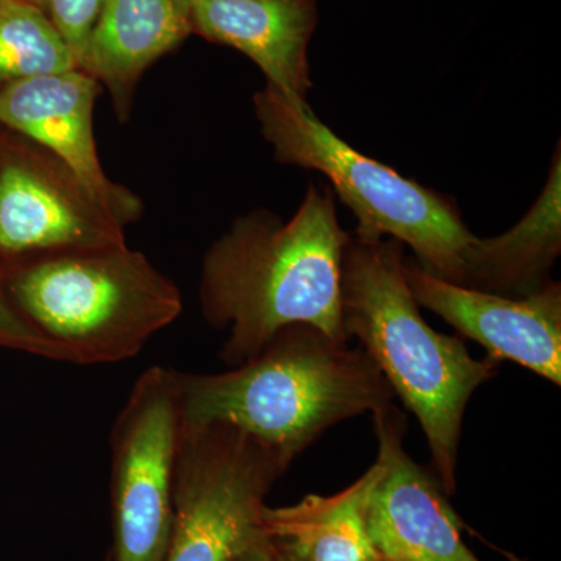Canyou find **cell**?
Masks as SVG:
<instances>
[{"mask_svg":"<svg viewBox=\"0 0 561 561\" xmlns=\"http://www.w3.org/2000/svg\"><path fill=\"white\" fill-rule=\"evenodd\" d=\"M273 556H275V546L271 540H264L234 561H273Z\"/></svg>","mask_w":561,"mask_h":561,"instance_id":"d6986e66","label":"cell"},{"mask_svg":"<svg viewBox=\"0 0 561 561\" xmlns=\"http://www.w3.org/2000/svg\"><path fill=\"white\" fill-rule=\"evenodd\" d=\"M341 227L330 186L309 183L289 221L267 209L239 217L203 257L202 316L228 337L220 357L238 367L290 324L348 342L342 323Z\"/></svg>","mask_w":561,"mask_h":561,"instance_id":"6da1fadb","label":"cell"},{"mask_svg":"<svg viewBox=\"0 0 561 561\" xmlns=\"http://www.w3.org/2000/svg\"><path fill=\"white\" fill-rule=\"evenodd\" d=\"M179 432L175 370L154 365L133 383L111 430V561L164 560L173 523Z\"/></svg>","mask_w":561,"mask_h":561,"instance_id":"52a82bcc","label":"cell"},{"mask_svg":"<svg viewBox=\"0 0 561 561\" xmlns=\"http://www.w3.org/2000/svg\"><path fill=\"white\" fill-rule=\"evenodd\" d=\"M175 382L183 423L231 424L287 467L331 427L375 413L394 397L360 346L311 324L283 328L228 371H175Z\"/></svg>","mask_w":561,"mask_h":561,"instance_id":"7a4b0ae2","label":"cell"},{"mask_svg":"<svg viewBox=\"0 0 561 561\" xmlns=\"http://www.w3.org/2000/svg\"><path fill=\"white\" fill-rule=\"evenodd\" d=\"M404 278L421 308L478 342L491 359H507L561 386V286L524 298L456 286L405 260Z\"/></svg>","mask_w":561,"mask_h":561,"instance_id":"30bf717a","label":"cell"},{"mask_svg":"<svg viewBox=\"0 0 561 561\" xmlns=\"http://www.w3.org/2000/svg\"><path fill=\"white\" fill-rule=\"evenodd\" d=\"M560 144L548 183L529 213L494 238L474 236L463 254L461 287L508 298L545 289L561 253Z\"/></svg>","mask_w":561,"mask_h":561,"instance_id":"5bb4252c","label":"cell"},{"mask_svg":"<svg viewBox=\"0 0 561 561\" xmlns=\"http://www.w3.org/2000/svg\"><path fill=\"white\" fill-rule=\"evenodd\" d=\"M21 260L3 289L70 364L131 359L183 312L176 284L127 245Z\"/></svg>","mask_w":561,"mask_h":561,"instance_id":"277c9868","label":"cell"},{"mask_svg":"<svg viewBox=\"0 0 561 561\" xmlns=\"http://www.w3.org/2000/svg\"><path fill=\"white\" fill-rule=\"evenodd\" d=\"M0 157V254L11 257L127 245L124 227L65 162L25 138Z\"/></svg>","mask_w":561,"mask_h":561,"instance_id":"ba28073f","label":"cell"},{"mask_svg":"<svg viewBox=\"0 0 561 561\" xmlns=\"http://www.w3.org/2000/svg\"><path fill=\"white\" fill-rule=\"evenodd\" d=\"M79 69L49 13L22 2L0 3V88L16 81Z\"/></svg>","mask_w":561,"mask_h":561,"instance_id":"2e32d148","label":"cell"},{"mask_svg":"<svg viewBox=\"0 0 561 561\" xmlns=\"http://www.w3.org/2000/svg\"><path fill=\"white\" fill-rule=\"evenodd\" d=\"M371 415L383 474L368 505V531L379 556L390 561H481L465 545L440 482L405 451L404 413L391 402Z\"/></svg>","mask_w":561,"mask_h":561,"instance_id":"9c48e42d","label":"cell"},{"mask_svg":"<svg viewBox=\"0 0 561 561\" xmlns=\"http://www.w3.org/2000/svg\"><path fill=\"white\" fill-rule=\"evenodd\" d=\"M101 83L81 69L0 88V125L33 140L73 172L92 198L122 227L142 214L138 195L103 171L94 138V103Z\"/></svg>","mask_w":561,"mask_h":561,"instance_id":"8fae6325","label":"cell"},{"mask_svg":"<svg viewBox=\"0 0 561 561\" xmlns=\"http://www.w3.org/2000/svg\"><path fill=\"white\" fill-rule=\"evenodd\" d=\"M397 239L350 234L342 260V323L375 362L394 397L416 416L446 494L456 493L465 411L497 375V360L476 359L465 342L432 330L404 278Z\"/></svg>","mask_w":561,"mask_h":561,"instance_id":"3957f363","label":"cell"},{"mask_svg":"<svg viewBox=\"0 0 561 561\" xmlns=\"http://www.w3.org/2000/svg\"><path fill=\"white\" fill-rule=\"evenodd\" d=\"M287 468L231 424L180 420L173 523L162 561H234L268 540L265 497Z\"/></svg>","mask_w":561,"mask_h":561,"instance_id":"8992f818","label":"cell"},{"mask_svg":"<svg viewBox=\"0 0 561 561\" xmlns=\"http://www.w3.org/2000/svg\"><path fill=\"white\" fill-rule=\"evenodd\" d=\"M382 474L378 459L356 482L331 496L308 494L286 507L265 505V535L295 561L382 560L368 531V505Z\"/></svg>","mask_w":561,"mask_h":561,"instance_id":"9a60e30c","label":"cell"},{"mask_svg":"<svg viewBox=\"0 0 561 561\" xmlns=\"http://www.w3.org/2000/svg\"><path fill=\"white\" fill-rule=\"evenodd\" d=\"M0 3H2V0H0Z\"/></svg>","mask_w":561,"mask_h":561,"instance_id":"603a6c76","label":"cell"},{"mask_svg":"<svg viewBox=\"0 0 561 561\" xmlns=\"http://www.w3.org/2000/svg\"><path fill=\"white\" fill-rule=\"evenodd\" d=\"M103 0H50L49 16L69 44L79 69Z\"/></svg>","mask_w":561,"mask_h":561,"instance_id":"ac0fdd59","label":"cell"},{"mask_svg":"<svg viewBox=\"0 0 561 561\" xmlns=\"http://www.w3.org/2000/svg\"><path fill=\"white\" fill-rule=\"evenodd\" d=\"M22 2L31 3V5L38 7V9L49 13L50 0H22Z\"/></svg>","mask_w":561,"mask_h":561,"instance_id":"ffe728a7","label":"cell"},{"mask_svg":"<svg viewBox=\"0 0 561 561\" xmlns=\"http://www.w3.org/2000/svg\"><path fill=\"white\" fill-rule=\"evenodd\" d=\"M0 345L50 360L69 362L68 354L57 343L36 330L31 321L18 311L3 286H0Z\"/></svg>","mask_w":561,"mask_h":561,"instance_id":"e0dca14e","label":"cell"},{"mask_svg":"<svg viewBox=\"0 0 561 561\" xmlns=\"http://www.w3.org/2000/svg\"><path fill=\"white\" fill-rule=\"evenodd\" d=\"M191 35V0H103L80 69L108 90L124 124L144 72Z\"/></svg>","mask_w":561,"mask_h":561,"instance_id":"4fadbf2b","label":"cell"},{"mask_svg":"<svg viewBox=\"0 0 561 561\" xmlns=\"http://www.w3.org/2000/svg\"><path fill=\"white\" fill-rule=\"evenodd\" d=\"M379 561H390V560H383V559H382V560H379Z\"/></svg>","mask_w":561,"mask_h":561,"instance_id":"7402d4cb","label":"cell"},{"mask_svg":"<svg viewBox=\"0 0 561 561\" xmlns=\"http://www.w3.org/2000/svg\"><path fill=\"white\" fill-rule=\"evenodd\" d=\"M273 561H295L294 559H290L287 553H284L283 551H279V549L275 548V556H273Z\"/></svg>","mask_w":561,"mask_h":561,"instance_id":"44dd1931","label":"cell"},{"mask_svg":"<svg viewBox=\"0 0 561 561\" xmlns=\"http://www.w3.org/2000/svg\"><path fill=\"white\" fill-rule=\"evenodd\" d=\"M253 103L275 160L327 176L356 216L354 234L397 239L415 253L423 271L460 286L465 250L474 234L454 198L362 154L327 127L308 101L265 84Z\"/></svg>","mask_w":561,"mask_h":561,"instance_id":"5b68a950","label":"cell"},{"mask_svg":"<svg viewBox=\"0 0 561 561\" xmlns=\"http://www.w3.org/2000/svg\"><path fill=\"white\" fill-rule=\"evenodd\" d=\"M319 0H191L192 35L241 51L267 84L308 101Z\"/></svg>","mask_w":561,"mask_h":561,"instance_id":"7c38bea8","label":"cell"}]
</instances>
